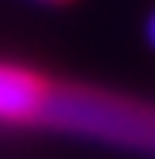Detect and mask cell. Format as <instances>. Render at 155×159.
<instances>
[{
    "label": "cell",
    "mask_w": 155,
    "mask_h": 159,
    "mask_svg": "<svg viewBox=\"0 0 155 159\" xmlns=\"http://www.w3.org/2000/svg\"><path fill=\"white\" fill-rule=\"evenodd\" d=\"M49 125L155 152V110L136 106V102L117 98V95H99L87 87H57Z\"/></svg>",
    "instance_id": "obj_1"
},
{
    "label": "cell",
    "mask_w": 155,
    "mask_h": 159,
    "mask_svg": "<svg viewBox=\"0 0 155 159\" xmlns=\"http://www.w3.org/2000/svg\"><path fill=\"white\" fill-rule=\"evenodd\" d=\"M57 84L27 65L0 61V125H38L49 121Z\"/></svg>",
    "instance_id": "obj_2"
},
{
    "label": "cell",
    "mask_w": 155,
    "mask_h": 159,
    "mask_svg": "<svg viewBox=\"0 0 155 159\" xmlns=\"http://www.w3.org/2000/svg\"><path fill=\"white\" fill-rule=\"evenodd\" d=\"M148 42L155 46V11H151V19H148Z\"/></svg>",
    "instance_id": "obj_3"
},
{
    "label": "cell",
    "mask_w": 155,
    "mask_h": 159,
    "mask_svg": "<svg viewBox=\"0 0 155 159\" xmlns=\"http://www.w3.org/2000/svg\"><path fill=\"white\" fill-rule=\"evenodd\" d=\"M42 4H61V0H42Z\"/></svg>",
    "instance_id": "obj_4"
}]
</instances>
